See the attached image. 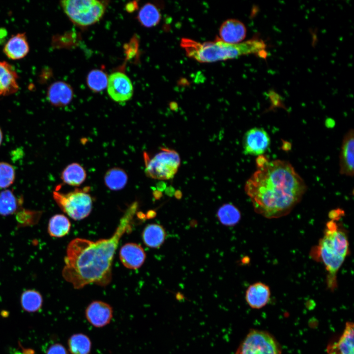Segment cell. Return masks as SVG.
<instances>
[{
  "label": "cell",
  "mask_w": 354,
  "mask_h": 354,
  "mask_svg": "<svg viewBox=\"0 0 354 354\" xmlns=\"http://www.w3.org/2000/svg\"><path fill=\"white\" fill-rule=\"evenodd\" d=\"M136 202L126 210L112 236L96 241L76 238L68 244L62 276L75 289L94 284L105 287L112 278L114 254L120 238L131 230Z\"/></svg>",
  "instance_id": "1"
},
{
  "label": "cell",
  "mask_w": 354,
  "mask_h": 354,
  "mask_svg": "<svg viewBox=\"0 0 354 354\" xmlns=\"http://www.w3.org/2000/svg\"><path fill=\"white\" fill-rule=\"evenodd\" d=\"M257 167L244 186L255 211L269 219L288 214L306 190L304 181L286 161L267 159Z\"/></svg>",
  "instance_id": "2"
},
{
  "label": "cell",
  "mask_w": 354,
  "mask_h": 354,
  "mask_svg": "<svg viewBox=\"0 0 354 354\" xmlns=\"http://www.w3.org/2000/svg\"><path fill=\"white\" fill-rule=\"evenodd\" d=\"M180 45L188 57L200 62L225 60L249 54L265 59L267 56L266 44L262 39L257 38L237 44L227 43L219 38L212 42L200 43L184 38Z\"/></svg>",
  "instance_id": "3"
},
{
  "label": "cell",
  "mask_w": 354,
  "mask_h": 354,
  "mask_svg": "<svg viewBox=\"0 0 354 354\" xmlns=\"http://www.w3.org/2000/svg\"><path fill=\"white\" fill-rule=\"evenodd\" d=\"M349 250L346 233L333 218L326 223L324 235L319 240L316 250L319 259L323 262L327 271V285L330 289H334L336 286L337 272Z\"/></svg>",
  "instance_id": "4"
},
{
  "label": "cell",
  "mask_w": 354,
  "mask_h": 354,
  "mask_svg": "<svg viewBox=\"0 0 354 354\" xmlns=\"http://www.w3.org/2000/svg\"><path fill=\"white\" fill-rule=\"evenodd\" d=\"M71 21L80 26H88L98 22L103 15L105 5L95 0H67L60 2Z\"/></svg>",
  "instance_id": "5"
},
{
  "label": "cell",
  "mask_w": 354,
  "mask_h": 354,
  "mask_svg": "<svg viewBox=\"0 0 354 354\" xmlns=\"http://www.w3.org/2000/svg\"><path fill=\"white\" fill-rule=\"evenodd\" d=\"M53 197L61 209L73 220L83 219L91 211L92 201L88 189H76L67 193L54 191Z\"/></svg>",
  "instance_id": "6"
},
{
  "label": "cell",
  "mask_w": 354,
  "mask_h": 354,
  "mask_svg": "<svg viewBox=\"0 0 354 354\" xmlns=\"http://www.w3.org/2000/svg\"><path fill=\"white\" fill-rule=\"evenodd\" d=\"M146 173L152 178L160 180L169 179L177 173L180 164L178 153L172 149L162 148L151 158L145 154Z\"/></svg>",
  "instance_id": "7"
},
{
  "label": "cell",
  "mask_w": 354,
  "mask_h": 354,
  "mask_svg": "<svg viewBox=\"0 0 354 354\" xmlns=\"http://www.w3.org/2000/svg\"><path fill=\"white\" fill-rule=\"evenodd\" d=\"M281 347L268 332L250 330L241 342L235 354H281Z\"/></svg>",
  "instance_id": "8"
},
{
  "label": "cell",
  "mask_w": 354,
  "mask_h": 354,
  "mask_svg": "<svg viewBox=\"0 0 354 354\" xmlns=\"http://www.w3.org/2000/svg\"><path fill=\"white\" fill-rule=\"evenodd\" d=\"M107 91L116 102H124L129 100L133 93V88L129 77L121 72H115L108 77Z\"/></svg>",
  "instance_id": "9"
},
{
  "label": "cell",
  "mask_w": 354,
  "mask_h": 354,
  "mask_svg": "<svg viewBox=\"0 0 354 354\" xmlns=\"http://www.w3.org/2000/svg\"><path fill=\"white\" fill-rule=\"evenodd\" d=\"M270 143L268 133L262 128L254 127L247 131L242 140L245 154L261 155L268 148Z\"/></svg>",
  "instance_id": "10"
},
{
  "label": "cell",
  "mask_w": 354,
  "mask_h": 354,
  "mask_svg": "<svg viewBox=\"0 0 354 354\" xmlns=\"http://www.w3.org/2000/svg\"><path fill=\"white\" fill-rule=\"evenodd\" d=\"M85 317L88 322L97 328L103 327L111 322L113 309L108 303L101 300H94L86 307Z\"/></svg>",
  "instance_id": "11"
},
{
  "label": "cell",
  "mask_w": 354,
  "mask_h": 354,
  "mask_svg": "<svg viewBox=\"0 0 354 354\" xmlns=\"http://www.w3.org/2000/svg\"><path fill=\"white\" fill-rule=\"evenodd\" d=\"M354 151V131L349 130L343 137L339 156L340 173L353 177Z\"/></svg>",
  "instance_id": "12"
},
{
  "label": "cell",
  "mask_w": 354,
  "mask_h": 354,
  "mask_svg": "<svg viewBox=\"0 0 354 354\" xmlns=\"http://www.w3.org/2000/svg\"><path fill=\"white\" fill-rule=\"evenodd\" d=\"M119 259L126 267L136 269L140 268L146 259V253L142 246L135 243H127L119 250Z\"/></svg>",
  "instance_id": "13"
},
{
  "label": "cell",
  "mask_w": 354,
  "mask_h": 354,
  "mask_svg": "<svg viewBox=\"0 0 354 354\" xmlns=\"http://www.w3.org/2000/svg\"><path fill=\"white\" fill-rule=\"evenodd\" d=\"M246 29L243 23L236 19H229L221 25L219 30L220 39L229 44L241 42L245 37Z\"/></svg>",
  "instance_id": "14"
},
{
  "label": "cell",
  "mask_w": 354,
  "mask_h": 354,
  "mask_svg": "<svg viewBox=\"0 0 354 354\" xmlns=\"http://www.w3.org/2000/svg\"><path fill=\"white\" fill-rule=\"evenodd\" d=\"M270 295V289L267 285L261 282H256L247 289L245 300L251 308L259 309L268 303Z\"/></svg>",
  "instance_id": "15"
},
{
  "label": "cell",
  "mask_w": 354,
  "mask_h": 354,
  "mask_svg": "<svg viewBox=\"0 0 354 354\" xmlns=\"http://www.w3.org/2000/svg\"><path fill=\"white\" fill-rule=\"evenodd\" d=\"M18 76L14 67L6 61H0V96H7L19 89Z\"/></svg>",
  "instance_id": "16"
},
{
  "label": "cell",
  "mask_w": 354,
  "mask_h": 354,
  "mask_svg": "<svg viewBox=\"0 0 354 354\" xmlns=\"http://www.w3.org/2000/svg\"><path fill=\"white\" fill-rule=\"evenodd\" d=\"M47 94L48 100L52 105L62 107L71 102L73 92L69 85L64 82L58 81L49 86Z\"/></svg>",
  "instance_id": "17"
},
{
  "label": "cell",
  "mask_w": 354,
  "mask_h": 354,
  "mask_svg": "<svg viewBox=\"0 0 354 354\" xmlns=\"http://www.w3.org/2000/svg\"><path fill=\"white\" fill-rule=\"evenodd\" d=\"M30 47L25 33H18L12 35L5 44L3 53L13 60L21 59L29 53Z\"/></svg>",
  "instance_id": "18"
},
{
  "label": "cell",
  "mask_w": 354,
  "mask_h": 354,
  "mask_svg": "<svg viewBox=\"0 0 354 354\" xmlns=\"http://www.w3.org/2000/svg\"><path fill=\"white\" fill-rule=\"evenodd\" d=\"M354 324L348 322L337 343L327 349L330 354H354Z\"/></svg>",
  "instance_id": "19"
},
{
  "label": "cell",
  "mask_w": 354,
  "mask_h": 354,
  "mask_svg": "<svg viewBox=\"0 0 354 354\" xmlns=\"http://www.w3.org/2000/svg\"><path fill=\"white\" fill-rule=\"evenodd\" d=\"M166 233L164 228L157 224L148 225L142 233L144 243L148 247L157 248L160 247L165 240Z\"/></svg>",
  "instance_id": "20"
},
{
  "label": "cell",
  "mask_w": 354,
  "mask_h": 354,
  "mask_svg": "<svg viewBox=\"0 0 354 354\" xmlns=\"http://www.w3.org/2000/svg\"><path fill=\"white\" fill-rule=\"evenodd\" d=\"M67 345L70 354H90L92 343L87 335L77 333L69 337Z\"/></svg>",
  "instance_id": "21"
},
{
  "label": "cell",
  "mask_w": 354,
  "mask_h": 354,
  "mask_svg": "<svg viewBox=\"0 0 354 354\" xmlns=\"http://www.w3.org/2000/svg\"><path fill=\"white\" fill-rule=\"evenodd\" d=\"M86 177V172L84 168L77 163L68 165L61 174L63 182L71 186L81 185L85 180Z\"/></svg>",
  "instance_id": "22"
},
{
  "label": "cell",
  "mask_w": 354,
  "mask_h": 354,
  "mask_svg": "<svg viewBox=\"0 0 354 354\" xmlns=\"http://www.w3.org/2000/svg\"><path fill=\"white\" fill-rule=\"evenodd\" d=\"M20 304L23 310L28 313L39 311L43 305V297L40 293L35 290H28L22 293Z\"/></svg>",
  "instance_id": "23"
},
{
  "label": "cell",
  "mask_w": 354,
  "mask_h": 354,
  "mask_svg": "<svg viewBox=\"0 0 354 354\" xmlns=\"http://www.w3.org/2000/svg\"><path fill=\"white\" fill-rule=\"evenodd\" d=\"M71 223L63 214H56L49 220L48 232L53 237H60L66 235L70 230Z\"/></svg>",
  "instance_id": "24"
},
{
  "label": "cell",
  "mask_w": 354,
  "mask_h": 354,
  "mask_svg": "<svg viewBox=\"0 0 354 354\" xmlns=\"http://www.w3.org/2000/svg\"><path fill=\"white\" fill-rule=\"evenodd\" d=\"M161 14L158 8L151 3L144 5L140 10L138 19L144 27L151 28L157 25L160 21Z\"/></svg>",
  "instance_id": "25"
},
{
  "label": "cell",
  "mask_w": 354,
  "mask_h": 354,
  "mask_svg": "<svg viewBox=\"0 0 354 354\" xmlns=\"http://www.w3.org/2000/svg\"><path fill=\"white\" fill-rule=\"evenodd\" d=\"M127 181V176L124 170L118 168L109 170L104 176V182L108 188L119 190L124 187Z\"/></svg>",
  "instance_id": "26"
},
{
  "label": "cell",
  "mask_w": 354,
  "mask_h": 354,
  "mask_svg": "<svg viewBox=\"0 0 354 354\" xmlns=\"http://www.w3.org/2000/svg\"><path fill=\"white\" fill-rule=\"evenodd\" d=\"M217 216L221 224L226 226H234L240 220L239 210L234 205L227 204L222 205L218 210Z\"/></svg>",
  "instance_id": "27"
},
{
  "label": "cell",
  "mask_w": 354,
  "mask_h": 354,
  "mask_svg": "<svg viewBox=\"0 0 354 354\" xmlns=\"http://www.w3.org/2000/svg\"><path fill=\"white\" fill-rule=\"evenodd\" d=\"M18 206V201L11 191L5 190L0 193V215H11L16 212Z\"/></svg>",
  "instance_id": "28"
},
{
  "label": "cell",
  "mask_w": 354,
  "mask_h": 354,
  "mask_svg": "<svg viewBox=\"0 0 354 354\" xmlns=\"http://www.w3.org/2000/svg\"><path fill=\"white\" fill-rule=\"evenodd\" d=\"M108 77L102 70L95 69L88 74L87 78V85L94 92L104 90L107 86Z\"/></svg>",
  "instance_id": "29"
},
{
  "label": "cell",
  "mask_w": 354,
  "mask_h": 354,
  "mask_svg": "<svg viewBox=\"0 0 354 354\" xmlns=\"http://www.w3.org/2000/svg\"><path fill=\"white\" fill-rule=\"evenodd\" d=\"M15 172L12 166L6 162H0V188H6L14 181Z\"/></svg>",
  "instance_id": "30"
},
{
  "label": "cell",
  "mask_w": 354,
  "mask_h": 354,
  "mask_svg": "<svg viewBox=\"0 0 354 354\" xmlns=\"http://www.w3.org/2000/svg\"><path fill=\"white\" fill-rule=\"evenodd\" d=\"M46 354H68V352L63 345L57 343L48 347Z\"/></svg>",
  "instance_id": "31"
},
{
  "label": "cell",
  "mask_w": 354,
  "mask_h": 354,
  "mask_svg": "<svg viewBox=\"0 0 354 354\" xmlns=\"http://www.w3.org/2000/svg\"><path fill=\"white\" fill-rule=\"evenodd\" d=\"M2 140V133L1 130L0 128V145L1 143Z\"/></svg>",
  "instance_id": "32"
}]
</instances>
